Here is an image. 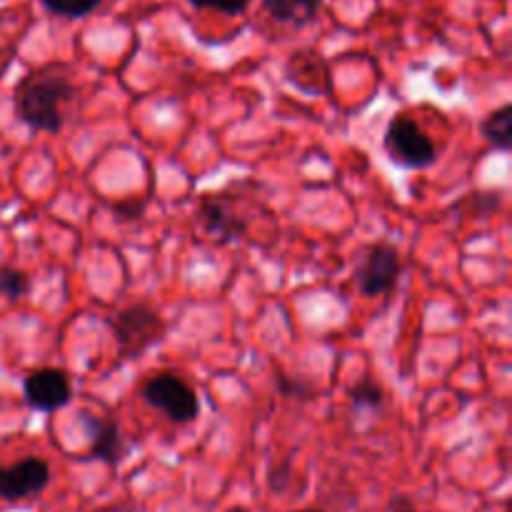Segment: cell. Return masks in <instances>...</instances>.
Listing matches in <instances>:
<instances>
[{
    "label": "cell",
    "mask_w": 512,
    "mask_h": 512,
    "mask_svg": "<svg viewBox=\"0 0 512 512\" xmlns=\"http://www.w3.org/2000/svg\"><path fill=\"white\" fill-rule=\"evenodd\" d=\"M278 390L285 398H298V400H310L313 398V385L305 383L300 378H290V375H278Z\"/></svg>",
    "instance_id": "15"
},
{
    "label": "cell",
    "mask_w": 512,
    "mask_h": 512,
    "mask_svg": "<svg viewBox=\"0 0 512 512\" xmlns=\"http://www.w3.org/2000/svg\"><path fill=\"white\" fill-rule=\"evenodd\" d=\"M480 133L488 140L493 148L498 150H510L512 145V108L510 105H500L498 110H493L490 115H485V120L480 123Z\"/></svg>",
    "instance_id": "11"
},
{
    "label": "cell",
    "mask_w": 512,
    "mask_h": 512,
    "mask_svg": "<svg viewBox=\"0 0 512 512\" xmlns=\"http://www.w3.org/2000/svg\"><path fill=\"white\" fill-rule=\"evenodd\" d=\"M385 153L403 168H428L438 158V148L413 118L398 115L385 128Z\"/></svg>",
    "instance_id": "4"
},
{
    "label": "cell",
    "mask_w": 512,
    "mask_h": 512,
    "mask_svg": "<svg viewBox=\"0 0 512 512\" xmlns=\"http://www.w3.org/2000/svg\"><path fill=\"white\" fill-rule=\"evenodd\" d=\"M140 395H143V400L150 408L160 410L165 418L178 425L193 423L200 413L195 390L183 378H178L173 373H158L153 378H148Z\"/></svg>",
    "instance_id": "3"
},
{
    "label": "cell",
    "mask_w": 512,
    "mask_h": 512,
    "mask_svg": "<svg viewBox=\"0 0 512 512\" xmlns=\"http://www.w3.org/2000/svg\"><path fill=\"white\" fill-rule=\"evenodd\" d=\"M248 3L250 0H190V5H195V8H210L225 15H240L248 8Z\"/></svg>",
    "instance_id": "17"
},
{
    "label": "cell",
    "mask_w": 512,
    "mask_h": 512,
    "mask_svg": "<svg viewBox=\"0 0 512 512\" xmlns=\"http://www.w3.org/2000/svg\"><path fill=\"white\" fill-rule=\"evenodd\" d=\"M290 480H293V468H290L288 460H283V463L273 465L268 473V488L270 493H285V490L290 488Z\"/></svg>",
    "instance_id": "16"
},
{
    "label": "cell",
    "mask_w": 512,
    "mask_h": 512,
    "mask_svg": "<svg viewBox=\"0 0 512 512\" xmlns=\"http://www.w3.org/2000/svg\"><path fill=\"white\" fill-rule=\"evenodd\" d=\"M80 423L88 430L90 458L115 468L128 453V445H125L118 423L113 418H100L93 413H80Z\"/></svg>",
    "instance_id": "8"
},
{
    "label": "cell",
    "mask_w": 512,
    "mask_h": 512,
    "mask_svg": "<svg viewBox=\"0 0 512 512\" xmlns=\"http://www.w3.org/2000/svg\"><path fill=\"white\" fill-rule=\"evenodd\" d=\"M73 98V83L63 75H30L15 95V110L28 128L58 133L63 128V103Z\"/></svg>",
    "instance_id": "1"
},
{
    "label": "cell",
    "mask_w": 512,
    "mask_h": 512,
    "mask_svg": "<svg viewBox=\"0 0 512 512\" xmlns=\"http://www.w3.org/2000/svg\"><path fill=\"white\" fill-rule=\"evenodd\" d=\"M400 270H403V265H400L395 248H390V245H370L363 258H360L358 270H355L360 293L368 295V298H378V295L388 293L398 283Z\"/></svg>",
    "instance_id": "5"
},
{
    "label": "cell",
    "mask_w": 512,
    "mask_h": 512,
    "mask_svg": "<svg viewBox=\"0 0 512 512\" xmlns=\"http://www.w3.org/2000/svg\"><path fill=\"white\" fill-rule=\"evenodd\" d=\"M95 512H120V508H103V510H95Z\"/></svg>",
    "instance_id": "19"
},
{
    "label": "cell",
    "mask_w": 512,
    "mask_h": 512,
    "mask_svg": "<svg viewBox=\"0 0 512 512\" xmlns=\"http://www.w3.org/2000/svg\"><path fill=\"white\" fill-rule=\"evenodd\" d=\"M103 0H43L45 8L63 18H83V15L93 13Z\"/></svg>",
    "instance_id": "13"
},
{
    "label": "cell",
    "mask_w": 512,
    "mask_h": 512,
    "mask_svg": "<svg viewBox=\"0 0 512 512\" xmlns=\"http://www.w3.org/2000/svg\"><path fill=\"white\" fill-rule=\"evenodd\" d=\"M28 288V275L15 268H0V295H5L8 300H18L28 293Z\"/></svg>",
    "instance_id": "14"
},
{
    "label": "cell",
    "mask_w": 512,
    "mask_h": 512,
    "mask_svg": "<svg viewBox=\"0 0 512 512\" xmlns=\"http://www.w3.org/2000/svg\"><path fill=\"white\" fill-rule=\"evenodd\" d=\"M390 512H418V508H415V503L410 498L398 495V498L390 500Z\"/></svg>",
    "instance_id": "18"
},
{
    "label": "cell",
    "mask_w": 512,
    "mask_h": 512,
    "mask_svg": "<svg viewBox=\"0 0 512 512\" xmlns=\"http://www.w3.org/2000/svg\"><path fill=\"white\" fill-rule=\"evenodd\" d=\"M50 485V468L40 458H23L0 468V500L20 503L35 498Z\"/></svg>",
    "instance_id": "6"
},
{
    "label": "cell",
    "mask_w": 512,
    "mask_h": 512,
    "mask_svg": "<svg viewBox=\"0 0 512 512\" xmlns=\"http://www.w3.org/2000/svg\"><path fill=\"white\" fill-rule=\"evenodd\" d=\"M108 325L118 340L120 355L125 358H140L165 335V320L148 303L125 305L113 318H108Z\"/></svg>",
    "instance_id": "2"
},
{
    "label": "cell",
    "mask_w": 512,
    "mask_h": 512,
    "mask_svg": "<svg viewBox=\"0 0 512 512\" xmlns=\"http://www.w3.org/2000/svg\"><path fill=\"white\" fill-rule=\"evenodd\" d=\"M295 512H323V510H295Z\"/></svg>",
    "instance_id": "21"
},
{
    "label": "cell",
    "mask_w": 512,
    "mask_h": 512,
    "mask_svg": "<svg viewBox=\"0 0 512 512\" xmlns=\"http://www.w3.org/2000/svg\"><path fill=\"white\" fill-rule=\"evenodd\" d=\"M23 395L25 403L38 413H55L70 403L73 388H70V380L63 370L40 368L25 378Z\"/></svg>",
    "instance_id": "7"
},
{
    "label": "cell",
    "mask_w": 512,
    "mask_h": 512,
    "mask_svg": "<svg viewBox=\"0 0 512 512\" xmlns=\"http://www.w3.org/2000/svg\"><path fill=\"white\" fill-rule=\"evenodd\" d=\"M198 220L208 238L218 240V243H230L235 238H243L248 225L243 218L233 213L225 200L220 198H205L198 208Z\"/></svg>",
    "instance_id": "9"
},
{
    "label": "cell",
    "mask_w": 512,
    "mask_h": 512,
    "mask_svg": "<svg viewBox=\"0 0 512 512\" xmlns=\"http://www.w3.org/2000/svg\"><path fill=\"white\" fill-rule=\"evenodd\" d=\"M263 8L278 23L303 28L318 18L323 0H263Z\"/></svg>",
    "instance_id": "10"
},
{
    "label": "cell",
    "mask_w": 512,
    "mask_h": 512,
    "mask_svg": "<svg viewBox=\"0 0 512 512\" xmlns=\"http://www.w3.org/2000/svg\"><path fill=\"white\" fill-rule=\"evenodd\" d=\"M350 403L355 405L358 410H383L385 405V390L380 388L378 383H373V380H360L358 385H353L350 388Z\"/></svg>",
    "instance_id": "12"
},
{
    "label": "cell",
    "mask_w": 512,
    "mask_h": 512,
    "mask_svg": "<svg viewBox=\"0 0 512 512\" xmlns=\"http://www.w3.org/2000/svg\"><path fill=\"white\" fill-rule=\"evenodd\" d=\"M228 512H248V510H245V508H230Z\"/></svg>",
    "instance_id": "20"
}]
</instances>
